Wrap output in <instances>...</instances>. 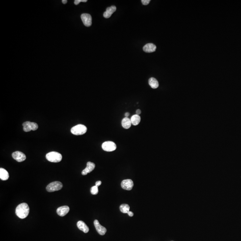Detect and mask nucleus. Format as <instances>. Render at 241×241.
I'll list each match as a JSON object with an SVG mask.
<instances>
[{"instance_id":"nucleus-1","label":"nucleus","mask_w":241,"mask_h":241,"mask_svg":"<svg viewBox=\"0 0 241 241\" xmlns=\"http://www.w3.org/2000/svg\"><path fill=\"white\" fill-rule=\"evenodd\" d=\"M29 212V207L26 203H21L16 209V214L18 217L21 219H24L27 217Z\"/></svg>"},{"instance_id":"nucleus-2","label":"nucleus","mask_w":241,"mask_h":241,"mask_svg":"<svg viewBox=\"0 0 241 241\" xmlns=\"http://www.w3.org/2000/svg\"><path fill=\"white\" fill-rule=\"evenodd\" d=\"M47 160L52 163H59L61 161L62 156L61 154L57 152H50L46 155Z\"/></svg>"},{"instance_id":"nucleus-3","label":"nucleus","mask_w":241,"mask_h":241,"mask_svg":"<svg viewBox=\"0 0 241 241\" xmlns=\"http://www.w3.org/2000/svg\"><path fill=\"white\" fill-rule=\"evenodd\" d=\"M87 130V128L84 125L79 124L73 127L71 129V132L73 134L76 135H83Z\"/></svg>"},{"instance_id":"nucleus-4","label":"nucleus","mask_w":241,"mask_h":241,"mask_svg":"<svg viewBox=\"0 0 241 241\" xmlns=\"http://www.w3.org/2000/svg\"><path fill=\"white\" fill-rule=\"evenodd\" d=\"M63 188V184L59 181H55L49 184L47 188V191L48 192H54L60 190Z\"/></svg>"},{"instance_id":"nucleus-5","label":"nucleus","mask_w":241,"mask_h":241,"mask_svg":"<svg viewBox=\"0 0 241 241\" xmlns=\"http://www.w3.org/2000/svg\"><path fill=\"white\" fill-rule=\"evenodd\" d=\"M23 130L25 132H29L31 130H36L38 129V125L35 122H26L22 124Z\"/></svg>"},{"instance_id":"nucleus-6","label":"nucleus","mask_w":241,"mask_h":241,"mask_svg":"<svg viewBox=\"0 0 241 241\" xmlns=\"http://www.w3.org/2000/svg\"><path fill=\"white\" fill-rule=\"evenodd\" d=\"M102 148L103 150L106 151H113L116 149L117 146L113 142L107 141L102 144Z\"/></svg>"},{"instance_id":"nucleus-7","label":"nucleus","mask_w":241,"mask_h":241,"mask_svg":"<svg viewBox=\"0 0 241 241\" xmlns=\"http://www.w3.org/2000/svg\"><path fill=\"white\" fill-rule=\"evenodd\" d=\"M81 18L85 26L90 27L91 26L92 24V18L90 14H82L81 15Z\"/></svg>"},{"instance_id":"nucleus-8","label":"nucleus","mask_w":241,"mask_h":241,"mask_svg":"<svg viewBox=\"0 0 241 241\" xmlns=\"http://www.w3.org/2000/svg\"><path fill=\"white\" fill-rule=\"evenodd\" d=\"M12 157L15 160L18 162H23L26 159V155L22 152L19 151L14 152L13 153Z\"/></svg>"},{"instance_id":"nucleus-9","label":"nucleus","mask_w":241,"mask_h":241,"mask_svg":"<svg viewBox=\"0 0 241 241\" xmlns=\"http://www.w3.org/2000/svg\"><path fill=\"white\" fill-rule=\"evenodd\" d=\"M94 225L98 234H100L101 235H104L105 234L107 231V230L105 227H104L100 224L98 221L95 220L94 221Z\"/></svg>"},{"instance_id":"nucleus-10","label":"nucleus","mask_w":241,"mask_h":241,"mask_svg":"<svg viewBox=\"0 0 241 241\" xmlns=\"http://www.w3.org/2000/svg\"><path fill=\"white\" fill-rule=\"evenodd\" d=\"M134 186L133 181L130 179L123 180L121 183V186L123 189L126 190H131Z\"/></svg>"},{"instance_id":"nucleus-11","label":"nucleus","mask_w":241,"mask_h":241,"mask_svg":"<svg viewBox=\"0 0 241 241\" xmlns=\"http://www.w3.org/2000/svg\"><path fill=\"white\" fill-rule=\"evenodd\" d=\"M95 167V164L94 163L91 162H88L87 163L86 167L82 171L81 173L82 175L84 176L87 175L88 174L92 172L94 169Z\"/></svg>"},{"instance_id":"nucleus-12","label":"nucleus","mask_w":241,"mask_h":241,"mask_svg":"<svg viewBox=\"0 0 241 241\" xmlns=\"http://www.w3.org/2000/svg\"><path fill=\"white\" fill-rule=\"evenodd\" d=\"M70 210V208L68 206H63L59 207L57 209V213L59 216L63 217L68 214Z\"/></svg>"},{"instance_id":"nucleus-13","label":"nucleus","mask_w":241,"mask_h":241,"mask_svg":"<svg viewBox=\"0 0 241 241\" xmlns=\"http://www.w3.org/2000/svg\"><path fill=\"white\" fill-rule=\"evenodd\" d=\"M117 8L115 5H112L106 9V11L104 12L103 16L105 18H108L111 16L112 14L116 11Z\"/></svg>"},{"instance_id":"nucleus-14","label":"nucleus","mask_w":241,"mask_h":241,"mask_svg":"<svg viewBox=\"0 0 241 241\" xmlns=\"http://www.w3.org/2000/svg\"><path fill=\"white\" fill-rule=\"evenodd\" d=\"M156 46L153 43L147 44L143 47L144 51L147 53L155 52L156 51Z\"/></svg>"},{"instance_id":"nucleus-15","label":"nucleus","mask_w":241,"mask_h":241,"mask_svg":"<svg viewBox=\"0 0 241 241\" xmlns=\"http://www.w3.org/2000/svg\"><path fill=\"white\" fill-rule=\"evenodd\" d=\"M77 226L78 229L82 231L84 233H87L89 231V228L88 227L86 224L82 221H78L77 223Z\"/></svg>"},{"instance_id":"nucleus-16","label":"nucleus","mask_w":241,"mask_h":241,"mask_svg":"<svg viewBox=\"0 0 241 241\" xmlns=\"http://www.w3.org/2000/svg\"><path fill=\"white\" fill-rule=\"evenodd\" d=\"M9 178L8 172L3 168L0 169V178L2 180H6Z\"/></svg>"},{"instance_id":"nucleus-17","label":"nucleus","mask_w":241,"mask_h":241,"mask_svg":"<svg viewBox=\"0 0 241 241\" xmlns=\"http://www.w3.org/2000/svg\"><path fill=\"white\" fill-rule=\"evenodd\" d=\"M131 124L132 123H131V120L127 117L124 118L122 120V126L125 129H127L130 128L131 126Z\"/></svg>"},{"instance_id":"nucleus-18","label":"nucleus","mask_w":241,"mask_h":241,"mask_svg":"<svg viewBox=\"0 0 241 241\" xmlns=\"http://www.w3.org/2000/svg\"><path fill=\"white\" fill-rule=\"evenodd\" d=\"M149 84L152 88H157L159 87V82L156 79L153 77L150 78L148 81Z\"/></svg>"},{"instance_id":"nucleus-19","label":"nucleus","mask_w":241,"mask_h":241,"mask_svg":"<svg viewBox=\"0 0 241 241\" xmlns=\"http://www.w3.org/2000/svg\"><path fill=\"white\" fill-rule=\"evenodd\" d=\"M131 123L134 126H137L140 123L141 120L140 117L138 115H135L132 116L130 119Z\"/></svg>"},{"instance_id":"nucleus-20","label":"nucleus","mask_w":241,"mask_h":241,"mask_svg":"<svg viewBox=\"0 0 241 241\" xmlns=\"http://www.w3.org/2000/svg\"><path fill=\"white\" fill-rule=\"evenodd\" d=\"M130 206L127 204H122L120 206V212L122 213H127L130 211Z\"/></svg>"},{"instance_id":"nucleus-21","label":"nucleus","mask_w":241,"mask_h":241,"mask_svg":"<svg viewBox=\"0 0 241 241\" xmlns=\"http://www.w3.org/2000/svg\"><path fill=\"white\" fill-rule=\"evenodd\" d=\"M98 192V188L97 186L95 185L91 188V193L93 195H97Z\"/></svg>"},{"instance_id":"nucleus-22","label":"nucleus","mask_w":241,"mask_h":241,"mask_svg":"<svg viewBox=\"0 0 241 241\" xmlns=\"http://www.w3.org/2000/svg\"><path fill=\"white\" fill-rule=\"evenodd\" d=\"M87 1V0H75L74 1V4L76 5H78L80 2H86Z\"/></svg>"},{"instance_id":"nucleus-23","label":"nucleus","mask_w":241,"mask_h":241,"mask_svg":"<svg viewBox=\"0 0 241 241\" xmlns=\"http://www.w3.org/2000/svg\"><path fill=\"white\" fill-rule=\"evenodd\" d=\"M151 1L150 0H142L141 2L142 4L144 5H148Z\"/></svg>"},{"instance_id":"nucleus-24","label":"nucleus","mask_w":241,"mask_h":241,"mask_svg":"<svg viewBox=\"0 0 241 241\" xmlns=\"http://www.w3.org/2000/svg\"><path fill=\"white\" fill-rule=\"evenodd\" d=\"M101 181H97L96 182V186H97L98 187V186L101 185Z\"/></svg>"},{"instance_id":"nucleus-25","label":"nucleus","mask_w":241,"mask_h":241,"mask_svg":"<svg viewBox=\"0 0 241 241\" xmlns=\"http://www.w3.org/2000/svg\"><path fill=\"white\" fill-rule=\"evenodd\" d=\"M127 214L130 217H133L134 216V213H133V212H131V211H129L128 213H127Z\"/></svg>"},{"instance_id":"nucleus-26","label":"nucleus","mask_w":241,"mask_h":241,"mask_svg":"<svg viewBox=\"0 0 241 241\" xmlns=\"http://www.w3.org/2000/svg\"><path fill=\"white\" fill-rule=\"evenodd\" d=\"M136 115H139L141 113V111L140 109H137L136 111Z\"/></svg>"},{"instance_id":"nucleus-27","label":"nucleus","mask_w":241,"mask_h":241,"mask_svg":"<svg viewBox=\"0 0 241 241\" xmlns=\"http://www.w3.org/2000/svg\"><path fill=\"white\" fill-rule=\"evenodd\" d=\"M62 3H63V4H66V3H67L68 1H67V0H62Z\"/></svg>"},{"instance_id":"nucleus-28","label":"nucleus","mask_w":241,"mask_h":241,"mask_svg":"<svg viewBox=\"0 0 241 241\" xmlns=\"http://www.w3.org/2000/svg\"><path fill=\"white\" fill-rule=\"evenodd\" d=\"M125 116L126 117H127H127H128L129 116V113H125Z\"/></svg>"}]
</instances>
